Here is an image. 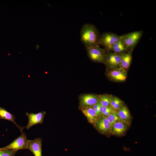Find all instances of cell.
<instances>
[{
    "label": "cell",
    "mask_w": 156,
    "mask_h": 156,
    "mask_svg": "<svg viewBox=\"0 0 156 156\" xmlns=\"http://www.w3.org/2000/svg\"><path fill=\"white\" fill-rule=\"evenodd\" d=\"M80 40L85 47L98 44L100 37L99 32L93 24L86 23L82 27L80 31Z\"/></svg>",
    "instance_id": "1"
},
{
    "label": "cell",
    "mask_w": 156,
    "mask_h": 156,
    "mask_svg": "<svg viewBox=\"0 0 156 156\" xmlns=\"http://www.w3.org/2000/svg\"><path fill=\"white\" fill-rule=\"evenodd\" d=\"M88 56L94 62L104 64L106 57L107 51L101 48L99 44L86 47Z\"/></svg>",
    "instance_id": "2"
},
{
    "label": "cell",
    "mask_w": 156,
    "mask_h": 156,
    "mask_svg": "<svg viewBox=\"0 0 156 156\" xmlns=\"http://www.w3.org/2000/svg\"><path fill=\"white\" fill-rule=\"evenodd\" d=\"M143 33L142 30L135 31L120 36V40L128 51H133Z\"/></svg>",
    "instance_id": "3"
},
{
    "label": "cell",
    "mask_w": 156,
    "mask_h": 156,
    "mask_svg": "<svg viewBox=\"0 0 156 156\" xmlns=\"http://www.w3.org/2000/svg\"><path fill=\"white\" fill-rule=\"evenodd\" d=\"M105 74L108 79L112 81L117 82L125 81L127 76V71L120 67L107 68Z\"/></svg>",
    "instance_id": "4"
},
{
    "label": "cell",
    "mask_w": 156,
    "mask_h": 156,
    "mask_svg": "<svg viewBox=\"0 0 156 156\" xmlns=\"http://www.w3.org/2000/svg\"><path fill=\"white\" fill-rule=\"evenodd\" d=\"M28 140L26 135L24 133L22 132L21 135L12 142L4 147L0 148V150H8L17 151L21 149H27Z\"/></svg>",
    "instance_id": "5"
},
{
    "label": "cell",
    "mask_w": 156,
    "mask_h": 156,
    "mask_svg": "<svg viewBox=\"0 0 156 156\" xmlns=\"http://www.w3.org/2000/svg\"><path fill=\"white\" fill-rule=\"evenodd\" d=\"M121 36L111 32L103 33L100 38L98 44L103 46L106 49L120 40Z\"/></svg>",
    "instance_id": "6"
},
{
    "label": "cell",
    "mask_w": 156,
    "mask_h": 156,
    "mask_svg": "<svg viewBox=\"0 0 156 156\" xmlns=\"http://www.w3.org/2000/svg\"><path fill=\"white\" fill-rule=\"evenodd\" d=\"M79 107H91L99 102L98 95L84 93L79 95Z\"/></svg>",
    "instance_id": "7"
},
{
    "label": "cell",
    "mask_w": 156,
    "mask_h": 156,
    "mask_svg": "<svg viewBox=\"0 0 156 156\" xmlns=\"http://www.w3.org/2000/svg\"><path fill=\"white\" fill-rule=\"evenodd\" d=\"M106 51V57L104 64L107 68L119 67L122 57L124 53H117L110 51Z\"/></svg>",
    "instance_id": "8"
},
{
    "label": "cell",
    "mask_w": 156,
    "mask_h": 156,
    "mask_svg": "<svg viewBox=\"0 0 156 156\" xmlns=\"http://www.w3.org/2000/svg\"><path fill=\"white\" fill-rule=\"evenodd\" d=\"M46 114V112L42 111L37 114L32 113H29L26 112V115L28 117V122L27 125L24 127L28 129L32 126L38 124H41L43 122L44 118Z\"/></svg>",
    "instance_id": "9"
},
{
    "label": "cell",
    "mask_w": 156,
    "mask_h": 156,
    "mask_svg": "<svg viewBox=\"0 0 156 156\" xmlns=\"http://www.w3.org/2000/svg\"><path fill=\"white\" fill-rule=\"evenodd\" d=\"M42 140L41 138H36L33 140H28L27 149L30 150L35 156H42Z\"/></svg>",
    "instance_id": "10"
},
{
    "label": "cell",
    "mask_w": 156,
    "mask_h": 156,
    "mask_svg": "<svg viewBox=\"0 0 156 156\" xmlns=\"http://www.w3.org/2000/svg\"><path fill=\"white\" fill-rule=\"evenodd\" d=\"M94 126L99 132L105 134L111 131L112 125L106 118L101 116L98 118Z\"/></svg>",
    "instance_id": "11"
},
{
    "label": "cell",
    "mask_w": 156,
    "mask_h": 156,
    "mask_svg": "<svg viewBox=\"0 0 156 156\" xmlns=\"http://www.w3.org/2000/svg\"><path fill=\"white\" fill-rule=\"evenodd\" d=\"M79 109L86 118L88 121L94 126L99 117L91 107H79Z\"/></svg>",
    "instance_id": "12"
},
{
    "label": "cell",
    "mask_w": 156,
    "mask_h": 156,
    "mask_svg": "<svg viewBox=\"0 0 156 156\" xmlns=\"http://www.w3.org/2000/svg\"><path fill=\"white\" fill-rule=\"evenodd\" d=\"M127 129V124L121 121H118L112 125L111 131L114 134L120 136L122 135Z\"/></svg>",
    "instance_id": "13"
},
{
    "label": "cell",
    "mask_w": 156,
    "mask_h": 156,
    "mask_svg": "<svg viewBox=\"0 0 156 156\" xmlns=\"http://www.w3.org/2000/svg\"><path fill=\"white\" fill-rule=\"evenodd\" d=\"M116 113L122 121L127 124L130 122L131 116L127 107L124 104L116 112Z\"/></svg>",
    "instance_id": "14"
},
{
    "label": "cell",
    "mask_w": 156,
    "mask_h": 156,
    "mask_svg": "<svg viewBox=\"0 0 156 156\" xmlns=\"http://www.w3.org/2000/svg\"><path fill=\"white\" fill-rule=\"evenodd\" d=\"M133 51H129L123 53L121 60L120 67L126 70L129 68L132 60V53Z\"/></svg>",
    "instance_id": "15"
},
{
    "label": "cell",
    "mask_w": 156,
    "mask_h": 156,
    "mask_svg": "<svg viewBox=\"0 0 156 156\" xmlns=\"http://www.w3.org/2000/svg\"><path fill=\"white\" fill-rule=\"evenodd\" d=\"M0 119L6 120L13 122L22 132L24 127L19 126L15 121V117L14 115L7 111L5 109L0 106Z\"/></svg>",
    "instance_id": "16"
},
{
    "label": "cell",
    "mask_w": 156,
    "mask_h": 156,
    "mask_svg": "<svg viewBox=\"0 0 156 156\" xmlns=\"http://www.w3.org/2000/svg\"><path fill=\"white\" fill-rule=\"evenodd\" d=\"M105 49L107 51L119 53H125L128 51L120 40Z\"/></svg>",
    "instance_id": "17"
},
{
    "label": "cell",
    "mask_w": 156,
    "mask_h": 156,
    "mask_svg": "<svg viewBox=\"0 0 156 156\" xmlns=\"http://www.w3.org/2000/svg\"><path fill=\"white\" fill-rule=\"evenodd\" d=\"M113 96L107 94L98 95L99 102L103 107H109Z\"/></svg>",
    "instance_id": "18"
},
{
    "label": "cell",
    "mask_w": 156,
    "mask_h": 156,
    "mask_svg": "<svg viewBox=\"0 0 156 156\" xmlns=\"http://www.w3.org/2000/svg\"><path fill=\"white\" fill-rule=\"evenodd\" d=\"M124 104L123 101L119 98L113 96L109 107L116 112Z\"/></svg>",
    "instance_id": "19"
},
{
    "label": "cell",
    "mask_w": 156,
    "mask_h": 156,
    "mask_svg": "<svg viewBox=\"0 0 156 156\" xmlns=\"http://www.w3.org/2000/svg\"><path fill=\"white\" fill-rule=\"evenodd\" d=\"M106 118L110 124L112 125L117 121H122L116 112L112 113Z\"/></svg>",
    "instance_id": "20"
},
{
    "label": "cell",
    "mask_w": 156,
    "mask_h": 156,
    "mask_svg": "<svg viewBox=\"0 0 156 156\" xmlns=\"http://www.w3.org/2000/svg\"><path fill=\"white\" fill-rule=\"evenodd\" d=\"M116 112L110 107H103L101 116L107 118L111 113Z\"/></svg>",
    "instance_id": "21"
},
{
    "label": "cell",
    "mask_w": 156,
    "mask_h": 156,
    "mask_svg": "<svg viewBox=\"0 0 156 156\" xmlns=\"http://www.w3.org/2000/svg\"><path fill=\"white\" fill-rule=\"evenodd\" d=\"M17 151L8 150H0V156H14Z\"/></svg>",
    "instance_id": "22"
},
{
    "label": "cell",
    "mask_w": 156,
    "mask_h": 156,
    "mask_svg": "<svg viewBox=\"0 0 156 156\" xmlns=\"http://www.w3.org/2000/svg\"><path fill=\"white\" fill-rule=\"evenodd\" d=\"M99 103V102L91 107L94 110L99 117H100L98 111V106Z\"/></svg>",
    "instance_id": "23"
},
{
    "label": "cell",
    "mask_w": 156,
    "mask_h": 156,
    "mask_svg": "<svg viewBox=\"0 0 156 156\" xmlns=\"http://www.w3.org/2000/svg\"><path fill=\"white\" fill-rule=\"evenodd\" d=\"M103 107L100 104L99 102L98 106V111L100 117H101V113Z\"/></svg>",
    "instance_id": "24"
}]
</instances>
